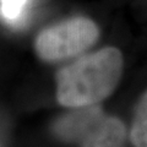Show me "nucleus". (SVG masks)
Wrapping results in <instances>:
<instances>
[{"mask_svg":"<svg viewBox=\"0 0 147 147\" xmlns=\"http://www.w3.org/2000/svg\"><path fill=\"white\" fill-rule=\"evenodd\" d=\"M129 139L134 147H147V90L136 104Z\"/></svg>","mask_w":147,"mask_h":147,"instance_id":"nucleus-4","label":"nucleus"},{"mask_svg":"<svg viewBox=\"0 0 147 147\" xmlns=\"http://www.w3.org/2000/svg\"><path fill=\"white\" fill-rule=\"evenodd\" d=\"M97 24L85 16H75L44 28L36 36L34 52L44 63H59L79 57L99 39Z\"/></svg>","mask_w":147,"mask_h":147,"instance_id":"nucleus-2","label":"nucleus"},{"mask_svg":"<svg viewBox=\"0 0 147 147\" xmlns=\"http://www.w3.org/2000/svg\"><path fill=\"white\" fill-rule=\"evenodd\" d=\"M127 129L121 119L102 113L82 131L80 147H125Z\"/></svg>","mask_w":147,"mask_h":147,"instance_id":"nucleus-3","label":"nucleus"},{"mask_svg":"<svg viewBox=\"0 0 147 147\" xmlns=\"http://www.w3.org/2000/svg\"><path fill=\"white\" fill-rule=\"evenodd\" d=\"M123 72L124 57L115 47L81 55L55 74L58 103L70 109L99 104L114 93Z\"/></svg>","mask_w":147,"mask_h":147,"instance_id":"nucleus-1","label":"nucleus"},{"mask_svg":"<svg viewBox=\"0 0 147 147\" xmlns=\"http://www.w3.org/2000/svg\"><path fill=\"white\" fill-rule=\"evenodd\" d=\"M27 0H0V11L7 20H16L21 15Z\"/></svg>","mask_w":147,"mask_h":147,"instance_id":"nucleus-5","label":"nucleus"}]
</instances>
